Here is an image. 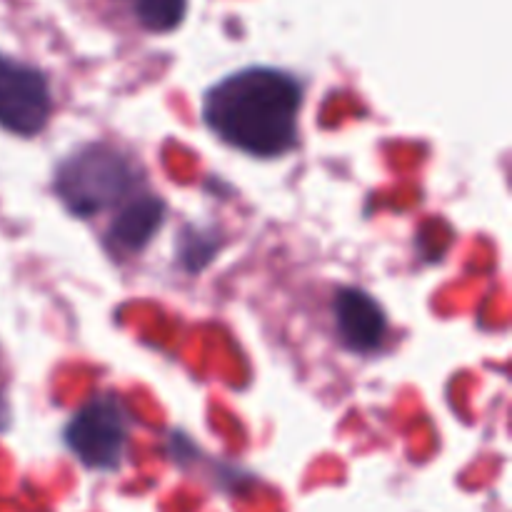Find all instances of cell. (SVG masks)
I'll return each instance as SVG.
<instances>
[{"label":"cell","instance_id":"cell-1","mask_svg":"<svg viewBox=\"0 0 512 512\" xmlns=\"http://www.w3.org/2000/svg\"><path fill=\"white\" fill-rule=\"evenodd\" d=\"M303 85L278 68H245L208 90L203 118L223 143L255 155L278 158L298 143Z\"/></svg>","mask_w":512,"mask_h":512},{"label":"cell","instance_id":"cell-2","mask_svg":"<svg viewBox=\"0 0 512 512\" xmlns=\"http://www.w3.org/2000/svg\"><path fill=\"white\" fill-rule=\"evenodd\" d=\"M140 188L143 173L138 163L105 143H90L70 153L53 178L55 195L75 218H95L118 208Z\"/></svg>","mask_w":512,"mask_h":512},{"label":"cell","instance_id":"cell-3","mask_svg":"<svg viewBox=\"0 0 512 512\" xmlns=\"http://www.w3.org/2000/svg\"><path fill=\"white\" fill-rule=\"evenodd\" d=\"M63 440L85 468L118 470L128 445V413L115 395H98L68 420Z\"/></svg>","mask_w":512,"mask_h":512},{"label":"cell","instance_id":"cell-4","mask_svg":"<svg viewBox=\"0 0 512 512\" xmlns=\"http://www.w3.org/2000/svg\"><path fill=\"white\" fill-rule=\"evenodd\" d=\"M53 98L38 68L0 53V128L33 138L48 125Z\"/></svg>","mask_w":512,"mask_h":512},{"label":"cell","instance_id":"cell-5","mask_svg":"<svg viewBox=\"0 0 512 512\" xmlns=\"http://www.w3.org/2000/svg\"><path fill=\"white\" fill-rule=\"evenodd\" d=\"M338 335L355 353H370L383 345L388 318L378 300L360 288H340L335 295Z\"/></svg>","mask_w":512,"mask_h":512},{"label":"cell","instance_id":"cell-6","mask_svg":"<svg viewBox=\"0 0 512 512\" xmlns=\"http://www.w3.org/2000/svg\"><path fill=\"white\" fill-rule=\"evenodd\" d=\"M165 220V203L155 193L138 190L123 205H118L115 220L108 228V243L118 255L143 250Z\"/></svg>","mask_w":512,"mask_h":512},{"label":"cell","instance_id":"cell-7","mask_svg":"<svg viewBox=\"0 0 512 512\" xmlns=\"http://www.w3.org/2000/svg\"><path fill=\"white\" fill-rule=\"evenodd\" d=\"M140 28L150 33H170L183 23L188 0H125Z\"/></svg>","mask_w":512,"mask_h":512}]
</instances>
